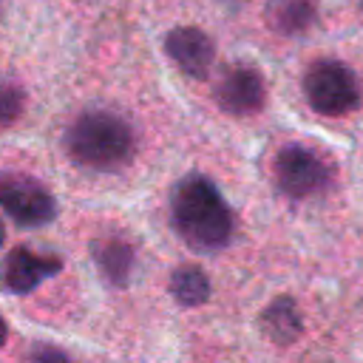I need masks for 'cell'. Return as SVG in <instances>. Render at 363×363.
Instances as JSON below:
<instances>
[{"instance_id":"cell-1","label":"cell","mask_w":363,"mask_h":363,"mask_svg":"<svg viewBox=\"0 0 363 363\" xmlns=\"http://www.w3.org/2000/svg\"><path fill=\"white\" fill-rule=\"evenodd\" d=\"M170 218L176 233L196 250H218L233 235V213L216 184L199 173L184 176L170 193Z\"/></svg>"},{"instance_id":"cell-2","label":"cell","mask_w":363,"mask_h":363,"mask_svg":"<svg viewBox=\"0 0 363 363\" xmlns=\"http://www.w3.org/2000/svg\"><path fill=\"white\" fill-rule=\"evenodd\" d=\"M65 145L77 164L94 170H113L130 159L133 133L122 116L108 111H88L71 122Z\"/></svg>"},{"instance_id":"cell-3","label":"cell","mask_w":363,"mask_h":363,"mask_svg":"<svg viewBox=\"0 0 363 363\" xmlns=\"http://www.w3.org/2000/svg\"><path fill=\"white\" fill-rule=\"evenodd\" d=\"M306 102L323 116H343L357 108L360 85L349 65L337 60H318L303 74Z\"/></svg>"},{"instance_id":"cell-4","label":"cell","mask_w":363,"mask_h":363,"mask_svg":"<svg viewBox=\"0 0 363 363\" xmlns=\"http://www.w3.org/2000/svg\"><path fill=\"white\" fill-rule=\"evenodd\" d=\"M0 207L20 227H43L57 216L51 193L26 173H0Z\"/></svg>"},{"instance_id":"cell-5","label":"cell","mask_w":363,"mask_h":363,"mask_svg":"<svg viewBox=\"0 0 363 363\" xmlns=\"http://www.w3.org/2000/svg\"><path fill=\"white\" fill-rule=\"evenodd\" d=\"M275 179L286 196L303 199L329 184V164L303 145H286L275 159Z\"/></svg>"},{"instance_id":"cell-6","label":"cell","mask_w":363,"mask_h":363,"mask_svg":"<svg viewBox=\"0 0 363 363\" xmlns=\"http://www.w3.org/2000/svg\"><path fill=\"white\" fill-rule=\"evenodd\" d=\"M216 102L235 116L255 113L264 105V79L247 65L227 68L216 82Z\"/></svg>"},{"instance_id":"cell-7","label":"cell","mask_w":363,"mask_h":363,"mask_svg":"<svg viewBox=\"0 0 363 363\" xmlns=\"http://www.w3.org/2000/svg\"><path fill=\"white\" fill-rule=\"evenodd\" d=\"M164 51L187 77H196V79H204L210 74V65L216 57L213 40L201 28H193V26L173 28L164 40Z\"/></svg>"},{"instance_id":"cell-8","label":"cell","mask_w":363,"mask_h":363,"mask_svg":"<svg viewBox=\"0 0 363 363\" xmlns=\"http://www.w3.org/2000/svg\"><path fill=\"white\" fill-rule=\"evenodd\" d=\"M62 267L60 258L54 255H37L31 252L28 247H17L6 255V264H3V286L17 292V295H26L31 292L34 286H40L45 278L57 275Z\"/></svg>"},{"instance_id":"cell-9","label":"cell","mask_w":363,"mask_h":363,"mask_svg":"<svg viewBox=\"0 0 363 363\" xmlns=\"http://www.w3.org/2000/svg\"><path fill=\"white\" fill-rule=\"evenodd\" d=\"M315 6L312 0H272L267 6V23L281 34H301L312 26Z\"/></svg>"},{"instance_id":"cell-10","label":"cell","mask_w":363,"mask_h":363,"mask_svg":"<svg viewBox=\"0 0 363 363\" xmlns=\"http://www.w3.org/2000/svg\"><path fill=\"white\" fill-rule=\"evenodd\" d=\"M261 326H264V332H267L275 343H292V340L301 335V329H303L301 315H298V309H295V303H292L289 298L272 301V303L264 309V315H261Z\"/></svg>"},{"instance_id":"cell-11","label":"cell","mask_w":363,"mask_h":363,"mask_svg":"<svg viewBox=\"0 0 363 363\" xmlns=\"http://www.w3.org/2000/svg\"><path fill=\"white\" fill-rule=\"evenodd\" d=\"M170 292H173V298L179 303L199 306V303H204L210 298V281L199 267L184 264L170 275Z\"/></svg>"},{"instance_id":"cell-12","label":"cell","mask_w":363,"mask_h":363,"mask_svg":"<svg viewBox=\"0 0 363 363\" xmlns=\"http://www.w3.org/2000/svg\"><path fill=\"white\" fill-rule=\"evenodd\" d=\"M94 258L99 264V269L113 281V284H125L128 281V272H130V247L122 244V241H94Z\"/></svg>"},{"instance_id":"cell-13","label":"cell","mask_w":363,"mask_h":363,"mask_svg":"<svg viewBox=\"0 0 363 363\" xmlns=\"http://www.w3.org/2000/svg\"><path fill=\"white\" fill-rule=\"evenodd\" d=\"M23 111V91L17 85H0V125H9Z\"/></svg>"},{"instance_id":"cell-14","label":"cell","mask_w":363,"mask_h":363,"mask_svg":"<svg viewBox=\"0 0 363 363\" xmlns=\"http://www.w3.org/2000/svg\"><path fill=\"white\" fill-rule=\"evenodd\" d=\"M28 363H68V357L60 349H54V346H37L31 352V360Z\"/></svg>"},{"instance_id":"cell-15","label":"cell","mask_w":363,"mask_h":363,"mask_svg":"<svg viewBox=\"0 0 363 363\" xmlns=\"http://www.w3.org/2000/svg\"><path fill=\"white\" fill-rule=\"evenodd\" d=\"M6 335H9V329H6V320L0 318V346L6 343Z\"/></svg>"},{"instance_id":"cell-16","label":"cell","mask_w":363,"mask_h":363,"mask_svg":"<svg viewBox=\"0 0 363 363\" xmlns=\"http://www.w3.org/2000/svg\"><path fill=\"white\" fill-rule=\"evenodd\" d=\"M3 238H6V230H3V221H0V247H3Z\"/></svg>"}]
</instances>
